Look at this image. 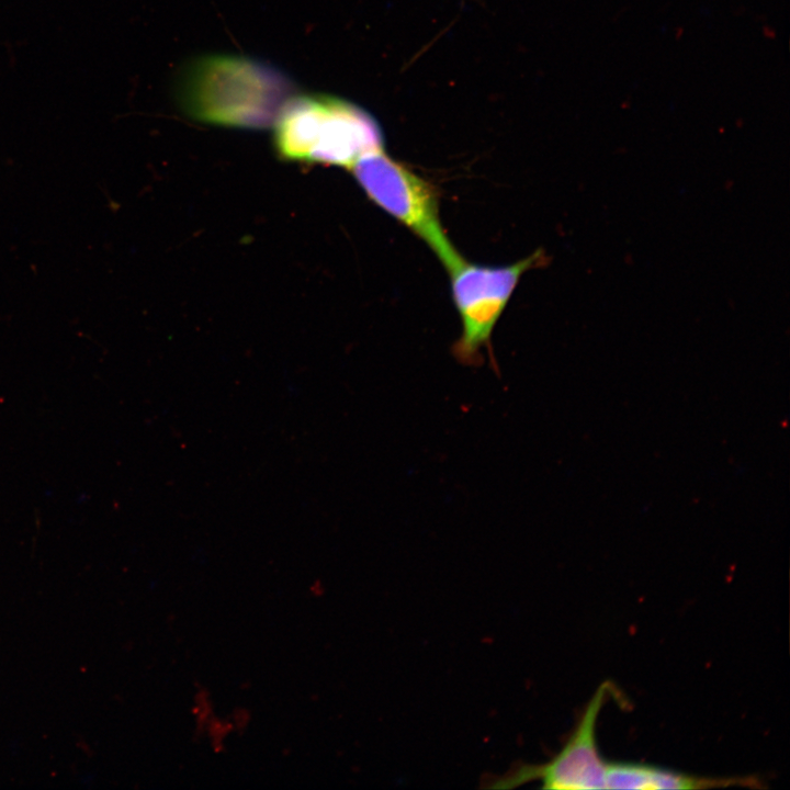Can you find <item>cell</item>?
<instances>
[{
	"instance_id": "obj_1",
	"label": "cell",
	"mask_w": 790,
	"mask_h": 790,
	"mask_svg": "<svg viewBox=\"0 0 790 790\" xmlns=\"http://www.w3.org/2000/svg\"><path fill=\"white\" fill-rule=\"evenodd\" d=\"M293 94L291 80L278 69L233 55L199 57L176 80V99L188 116L226 127L267 128Z\"/></svg>"
},
{
	"instance_id": "obj_2",
	"label": "cell",
	"mask_w": 790,
	"mask_h": 790,
	"mask_svg": "<svg viewBox=\"0 0 790 790\" xmlns=\"http://www.w3.org/2000/svg\"><path fill=\"white\" fill-rule=\"evenodd\" d=\"M273 126L275 150L289 161L351 169L362 156L384 145L382 131L370 114L326 94H293Z\"/></svg>"
},
{
	"instance_id": "obj_3",
	"label": "cell",
	"mask_w": 790,
	"mask_h": 790,
	"mask_svg": "<svg viewBox=\"0 0 790 790\" xmlns=\"http://www.w3.org/2000/svg\"><path fill=\"white\" fill-rule=\"evenodd\" d=\"M368 198L421 238L448 271L464 259L447 237L436 189L384 149L362 156L350 169Z\"/></svg>"
},
{
	"instance_id": "obj_4",
	"label": "cell",
	"mask_w": 790,
	"mask_h": 790,
	"mask_svg": "<svg viewBox=\"0 0 790 790\" xmlns=\"http://www.w3.org/2000/svg\"><path fill=\"white\" fill-rule=\"evenodd\" d=\"M543 252L505 267H484L463 260L449 271L452 296L462 321V332L453 346L456 360L466 365L482 361V349L489 348L494 327L503 314L521 275L542 263Z\"/></svg>"
},
{
	"instance_id": "obj_5",
	"label": "cell",
	"mask_w": 790,
	"mask_h": 790,
	"mask_svg": "<svg viewBox=\"0 0 790 790\" xmlns=\"http://www.w3.org/2000/svg\"><path fill=\"white\" fill-rule=\"evenodd\" d=\"M613 692L612 685L601 684L585 707L573 733L549 761L523 764L494 780V789H514L532 781L551 790L605 789L608 761L597 744V722Z\"/></svg>"
}]
</instances>
